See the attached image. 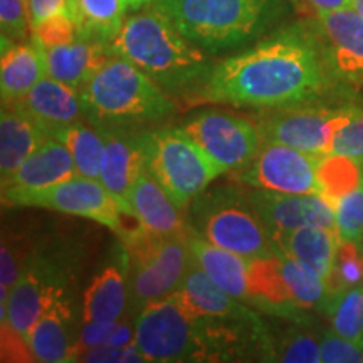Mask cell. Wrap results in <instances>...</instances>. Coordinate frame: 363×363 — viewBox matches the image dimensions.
I'll use <instances>...</instances> for the list:
<instances>
[{
    "mask_svg": "<svg viewBox=\"0 0 363 363\" xmlns=\"http://www.w3.org/2000/svg\"><path fill=\"white\" fill-rule=\"evenodd\" d=\"M335 83L313 27L291 26L214 66L199 98L278 110L315 103Z\"/></svg>",
    "mask_w": 363,
    "mask_h": 363,
    "instance_id": "6da1fadb",
    "label": "cell"
},
{
    "mask_svg": "<svg viewBox=\"0 0 363 363\" xmlns=\"http://www.w3.org/2000/svg\"><path fill=\"white\" fill-rule=\"evenodd\" d=\"M110 48L170 93L201 89L214 69L202 49L155 9L126 19Z\"/></svg>",
    "mask_w": 363,
    "mask_h": 363,
    "instance_id": "7a4b0ae2",
    "label": "cell"
},
{
    "mask_svg": "<svg viewBox=\"0 0 363 363\" xmlns=\"http://www.w3.org/2000/svg\"><path fill=\"white\" fill-rule=\"evenodd\" d=\"M227 323L233 321L197 315L177 289L135 316V343L147 362L225 360L227 345L234 340Z\"/></svg>",
    "mask_w": 363,
    "mask_h": 363,
    "instance_id": "3957f363",
    "label": "cell"
},
{
    "mask_svg": "<svg viewBox=\"0 0 363 363\" xmlns=\"http://www.w3.org/2000/svg\"><path fill=\"white\" fill-rule=\"evenodd\" d=\"M152 9L202 51L219 54L264 34L286 6L284 0H155Z\"/></svg>",
    "mask_w": 363,
    "mask_h": 363,
    "instance_id": "277c9868",
    "label": "cell"
},
{
    "mask_svg": "<svg viewBox=\"0 0 363 363\" xmlns=\"http://www.w3.org/2000/svg\"><path fill=\"white\" fill-rule=\"evenodd\" d=\"M88 120L101 128L155 123L174 111L160 86L133 62L113 56L81 91Z\"/></svg>",
    "mask_w": 363,
    "mask_h": 363,
    "instance_id": "5b68a950",
    "label": "cell"
},
{
    "mask_svg": "<svg viewBox=\"0 0 363 363\" xmlns=\"http://www.w3.org/2000/svg\"><path fill=\"white\" fill-rule=\"evenodd\" d=\"M190 227L201 238L246 259L269 257L276 251L247 192L238 189L203 190L190 203Z\"/></svg>",
    "mask_w": 363,
    "mask_h": 363,
    "instance_id": "8992f818",
    "label": "cell"
},
{
    "mask_svg": "<svg viewBox=\"0 0 363 363\" xmlns=\"http://www.w3.org/2000/svg\"><path fill=\"white\" fill-rule=\"evenodd\" d=\"M123 246L128 254V308L133 316L175 293L194 261L187 235H158L142 225L123 239Z\"/></svg>",
    "mask_w": 363,
    "mask_h": 363,
    "instance_id": "52a82bcc",
    "label": "cell"
},
{
    "mask_svg": "<svg viewBox=\"0 0 363 363\" xmlns=\"http://www.w3.org/2000/svg\"><path fill=\"white\" fill-rule=\"evenodd\" d=\"M147 170L165 189L180 211H185L211 182L225 174L182 128L143 133Z\"/></svg>",
    "mask_w": 363,
    "mask_h": 363,
    "instance_id": "ba28073f",
    "label": "cell"
},
{
    "mask_svg": "<svg viewBox=\"0 0 363 363\" xmlns=\"http://www.w3.org/2000/svg\"><path fill=\"white\" fill-rule=\"evenodd\" d=\"M2 202L16 207H39L84 217L115 230L126 239L135 229L125 225L130 207L111 194L99 180L78 175L74 179L40 189H4ZM140 227V225H138ZM136 227V229H138Z\"/></svg>",
    "mask_w": 363,
    "mask_h": 363,
    "instance_id": "9c48e42d",
    "label": "cell"
},
{
    "mask_svg": "<svg viewBox=\"0 0 363 363\" xmlns=\"http://www.w3.org/2000/svg\"><path fill=\"white\" fill-rule=\"evenodd\" d=\"M71 262L54 254H34L6 303L7 328L27 342L30 330L54 299L65 296ZM4 321V323H6ZM2 323V325H4Z\"/></svg>",
    "mask_w": 363,
    "mask_h": 363,
    "instance_id": "30bf717a",
    "label": "cell"
},
{
    "mask_svg": "<svg viewBox=\"0 0 363 363\" xmlns=\"http://www.w3.org/2000/svg\"><path fill=\"white\" fill-rule=\"evenodd\" d=\"M352 104L330 108L320 104L269 110L256 120L262 142L288 145L313 155H330L331 142L347 120Z\"/></svg>",
    "mask_w": 363,
    "mask_h": 363,
    "instance_id": "8fae6325",
    "label": "cell"
},
{
    "mask_svg": "<svg viewBox=\"0 0 363 363\" xmlns=\"http://www.w3.org/2000/svg\"><path fill=\"white\" fill-rule=\"evenodd\" d=\"M225 172H240L262 145L256 121L225 111H202L180 126Z\"/></svg>",
    "mask_w": 363,
    "mask_h": 363,
    "instance_id": "7c38bea8",
    "label": "cell"
},
{
    "mask_svg": "<svg viewBox=\"0 0 363 363\" xmlns=\"http://www.w3.org/2000/svg\"><path fill=\"white\" fill-rule=\"evenodd\" d=\"M321 158L288 145L262 142L254 160L239 172V180L279 194H321Z\"/></svg>",
    "mask_w": 363,
    "mask_h": 363,
    "instance_id": "4fadbf2b",
    "label": "cell"
},
{
    "mask_svg": "<svg viewBox=\"0 0 363 363\" xmlns=\"http://www.w3.org/2000/svg\"><path fill=\"white\" fill-rule=\"evenodd\" d=\"M331 78L363 83V17L353 7L316 13L313 24Z\"/></svg>",
    "mask_w": 363,
    "mask_h": 363,
    "instance_id": "5bb4252c",
    "label": "cell"
},
{
    "mask_svg": "<svg viewBox=\"0 0 363 363\" xmlns=\"http://www.w3.org/2000/svg\"><path fill=\"white\" fill-rule=\"evenodd\" d=\"M247 195L269 233L306 225L337 229L335 206L321 194H279L256 189Z\"/></svg>",
    "mask_w": 363,
    "mask_h": 363,
    "instance_id": "9a60e30c",
    "label": "cell"
},
{
    "mask_svg": "<svg viewBox=\"0 0 363 363\" xmlns=\"http://www.w3.org/2000/svg\"><path fill=\"white\" fill-rule=\"evenodd\" d=\"M6 106L16 108L17 111L33 118L49 135L88 118L79 91L51 76H45L26 96Z\"/></svg>",
    "mask_w": 363,
    "mask_h": 363,
    "instance_id": "2e32d148",
    "label": "cell"
},
{
    "mask_svg": "<svg viewBox=\"0 0 363 363\" xmlns=\"http://www.w3.org/2000/svg\"><path fill=\"white\" fill-rule=\"evenodd\" d=\"M106 140V152L99 182L126 206L131 187L147 170V152L143 135H130L123 128H101Z\"/></svg>",
    "mask_w": 363,
    "mask_h": 363,
    "instance_id": "e0dca14e",
    "label": "cell"
},
{
    "mask_svg": "<svg viewBox=\"0 0 363 363\" xmlns=\"http://www.w3.org/2000/svg\"><path fill=\"white\" fill-rule=\"evenodd\" d=\"M110 43L78 34L72 43L45 48L48 76L83 91L93 76L113 57Z\"/></svg>",
    "mask_w": 363,
    "mask_h": 363,
    "instance_id": "ac0fdd59",
    "label": "cell"
},
{
    "mask_svg": "<svg viewBox=\"0 0 363 363\" xmlns=\"http://www.w3.org/2000/svg\"><path fill=\"white\" fill-rule=\"evenodd\" d=\"M126 202L138 224L150 233L184 238L189 234L190 225L185 224L180 208L148 170L135 182Z\"/></svg>",
    "mask_w": 363,
    "mask_h": 363,
    "instance_id": "d6986e66",
    "label": "cell"
},
{
    "mask_svg": "<svg viewBox=\"0 0 363 363\" xmlns=\"http://www.w3.org/2000/svg\"><path fill=\"white\" fill-rule=\"evenodd\" d=\"M128 303V254L121 244L115 261L103 267L86 288L83 321H120Z\"/></svg>",
    "mask_w": 363,
    "mask_h": 363,
    "instance_id": "ffe728a7",
    "label": "cell"
},
{
    "mask_svg": "<svg viewBox=\"0 0 363 363\" xmlns=\"http://www.w3.org/2000/svg\"><path fill=\"white\" fill-rule=\"evenodd\" d=\"M74 158L69 148L49 136L38 150H34L17 170L2 180L4 189H40L78 177Z\"/></svg>",
    "mask_w": 363,
    "mask_h": 363,
    "instance_id": "44dd1931",
    "label": "cell"
},
{
    "mask_svg": "<svg viewBox=\"0 0 363 363\" xmlns=\"http://www.w3.org/2000/svg\"><path fill=\"white\" fill-rule=\"evenodd\" d=\"M187 244L195 262L220 286L240 301L251 303V259L214 246L190 227Z\"/></svg>",
    "mask_w": 363,
    "mask_h": 363,
    "instance_id": "7402d4cb",
    "label": "cell"
},
{
    "mask_svg": "<svg viewBox=\"0 0 363 363\" xmlns=\"http://www.w3.org/2000/svg\"><path fill=\"white\" fill-rule=\"evenodd\" d=\"M179 291L187 305L201 316L233 323L257 321L249 308L240 305L238 298L222 289L195 259L189 267L187 276L182 281Z\"/></svg>",
    "mask_w": 363,
    "mask_h": 363,
    "instance_id": "603a6c76",
    "label": "cell"
},
{
    "mask_svg": "<svg viewBox=\"0 0 363 363\" xmlns=\"http://www.w3.org/2000/svg\"><path fill=\"white\" fill-rule=\"evenodd\" d=\"M269 234L279 251L306 262L330 283L338 249L343 242L337 229L306 225L289 230H274Z\"/></svg>",
    "mask_w": 363,
    "mask_h": 363,
    "instance_id": "cb8c5ba5",
    "label": "cell"
},
{
    "mask_svg": "<svg viewBox=\"0 0 363 363\" xmlns=\"http://www.w3.org/2000/svg\"><path fill=\"white\" fill-rule=\"evenodd\" d=\"M72 313L65 296L54 299L30 330L27 345L35 362H71L76 343L72 335Z\"/></svg>",
    "mask_w": 363,
    "mask_h": 363,
    "instance_id": "d4e9b609",
    "label": "cell"
},
{
    "mask_svg": "<svg viewBox=\"0 0 363 363\" xmlns=\"http://www.w3.org/2000/svg\"><path fill=\"white\" fill-rule=\"evenodd\" d=\"M45 76H48L45 48L34 35L29 43L2 49L0 93L4 104H11L26 96Z\"/></svg>",
    "mask_w": 363,
    "mask_h": 363,
    "instance_id": "484cf974",
    "label": "cell"
},
{
    "mask_svg": "<svg viewBox=\"0 0 363 363\" xmlns=\"http://www.w3.org/2000/svg\"><path fill=\"white\" fill-rule=\"evenodd\" d=\"M48 131L16 108H2L0 116V175L7 179L34 150L49 138Z\"/></svg>",
    "mask_w": 363,
    "mask_h": 363,
    "instance_id": "4316f807",
    "label": "cell"
},
{
    "mask_svg": "<svg viewBox=\"0 0 363 363\" xmlns=\"http://www.w3.org/2000/svg\"><path fill=\"white\" fill-rule=\"evenodd\" d=\"M276 256L279 261V269L288 288L291 301L298 310H310V308L328 306L331 291L328 281L306 262L296 259L276 247Z\"/></svg>",
    "mask_w": 363,
    "mask_h": 363,
    "instance_id": "83f0119b",
    "label": "cell"
},
{
    "mask_svg": "<svg viewBox=\"0 0 363 363\" xmlns=\"http://www.w3.org/2000/svg\"><path fill=\"white\" fill-rule=\"evenodd\" d=\"M123 0H69V12L78 34L111 43L123 26Z\"/></svg>",
    "mask_w": 363,
    "mask_h": 363,
    "instance_id": "f1b7e54d",
    "label": "cell"
},
{
    "mask_svg": "<svg viewBox=\"0 0 363 363\" xmlns=\"http://www.w3.org/2000/svg\"><path fill=\"white\" fill-rule=\"evenodd\" d=\"M51 136L69 148L79 175L99 180L104 152H106V140L98 126L89 128L83 121H79L56 130Z\"/></svg>",
    "mask_w": 363,
    "mask_h": 363,
    "instance_id": "f546056e",
    "label": "cell"
},
{
    "mask_svg": "<svg viewBox=\"0 0 363 363\" xmlns=\"http://www.w3.org/2000/svg\"><path fill=\"white\" fill-rule=\"evenodd\" d=\"M326 311L335 333L363 345V284L331 294Z\"/></svg>",
    "mask_w": 363,
    "mask_h": 363,
    "instance_id": "4dcf8cb0",
    "label": "cell"
},
{
    "mask_svg": "<svg viewBox=\"0 0 363 363\" xmlns=\"http://www.w3.org/2000/svg\"><path fill=\"white\" fill-rule=\"evenodd\" d=\"M321 195L337 203L342 195L362 184V163L340 155H326L320 163Z\"/></svg>",
    "mask_w": 363,
    "mask_h": 363,
    "instance_id": "1f68e13d",
    "label": "cell"
},
{
    "mask_svg": "<svg viewBox=\"0 0 363 363\" xmlns=\"http://www.w3.org/2000/svg\"><path fill=\"white\" fill-rule=\"evenodd\" d=\"M337 229L340 238L347 242L363 240V184L347 192L335 203Z\"/></svg>",
    "mask_w": 363,
    "mask_h": 363,
    "instance_id": "d6a6232c",
    "label": "cell"
},
{
    "mask_svg": "<svg viewBox=\"0 0 363 363\" xmlns=\"http://www.w3.org/2000/svg\"><path fill=\"white\" fill-rule=\"evenodd\" d=\"M358 284H363V251L355 242L343 240L328 283L330 291L335 294Z\"/></svg>",
    "mask_w": 363,
    "mask_h": 363,
    "instance_id": "836d02e7",
    "label": "cell"
},
{
    "mask_svg": "<svg viewBox=\"0 0 363 363\" xmlns=\"http://www.w3.org/2000/svg\"><path fill=\"white\" fill-rule=\"evenodd\" d=\"M330 155H340L363 163V108L352 104L347 120L343 121L331 142Z\"/></svg>",
    "mask_w": 363,
    "mask_h": 363,
    "instance_id": "e575fe53",
    "label": "cell"
},
{
    "mask_svg": "<svg viewBox=\"0 0 363 363\" xmlns=\"http://www.w3.org/2000/svg\"><path fill=\"white\" fill-rule=\"evenodd\" d=\"M33 33L44 48H54V45L69 44L78 38V24L69 12H61L39 24L33 29Z\"/></svg>",
    "mask_w": 363,
    "mask_h": 363,
    "instance_id": "d590c367",
    "label": "cell"
},
{
    "mask_svg": "<svg viewBox=\"0 0 363 363\" xmlns=\"http://www.w3.org/2000/svg\"><path fill=\"white\" fill-rule=\"evenodd\" d=\"M272 360L289 363H316L321 362V348L311 335H289L279 345V350L272 353Z\"/></svg>",
    "mask_w": 363,
    "mask_h": 363,
    "instance_id": "8d00e7d4",
    "label": "cell"
},
{
    "mask_svg": "<svg viewBox=\"0 0 363 363\" xmlns=\"http://www.w3.org/2000/svg\"><path fill=\"white\" fill-rule=\"evenodd\" d=\"M2 35L11 40H24L30 29L27 0H0Z\"/></svg>",
    "mask_w": 363,
    "mask_h": 363,
    "instance_id": "74e56055",
    "label": "cell"
},
{
    "mask_svg": "<svg viewBox=\"0 0 363 363\" xmlns=\"http://www.w3.org/2000/svg\"><path fill=\"white\" fill-rule=\"evenodd\" d=\"M321 362L325 363H360L363 362V345L340 337L338 333H326L320 342Z\"/></svg>",
    "mask_w": 363,
    "mask_h": 363,
    "instance_id": "f35d334b",
    "label": "cell"
},
{
    "mask_svg": "<svg viewBox=\"0 0 363 363\" xmlns=\"http://www.w3.org/2000/svg\"><path fill=\"white\" fill-rule=\"evenodd\" d=\"M120 321H83L79 335H78V343H76L74 355H72L71 362H74V358L83 348L89 347H101L106 345L108 340L111 338L113 331L116 330V326Z\"/></svg>",
    "mask_w": 363,
    "mask_h": 363,
    "instance_id": "ab89813d",
    "label": "cell"
},
{
    "mask_svg": "<svg viewBox=\"0 0 363 363\" xmlns=\"http://www.w3.org/2000/svg\"><path fill=\"white\" fill-rule=\"evenodd\" d=\"M27 9H29L30 30H33L49 17L69 12V0H27Z\"/></svg>",
    "mask_w": 363,
    "mask_h": 363,
    "instance_id": "60d3db41",
    "label": "cell"
},
{
    "mask_svg": "<svg viewBox=\"0 0 363 363\" xmlns=\"http://www.w3.org/2000/svg\"><path fill=\"white\" fill-rule=\"evenodd\" d=\"M121 358V348H113L108 345H101V347H89L83 348L78 355H76L74 362H120Z\"/></svg>",
    "mask_w": 363,
    "mask_h": 363,
    "instance_id": "b9f144b4",
    "label": "cell"
},
{
    "mask_svg": "<svg viewBox=\"0 0 363 363\" xmlns=\"http://www.w3.org/2000/svg\"><path fill=\"white\" fill-rule=\"evenodd\" d=\"M135 337H136V331H135V318L133 321L128 320V316L121 318L120 323H118L116 330L113 331L111 338L108 340V347H113V348H125L128 347V345L135 343Z\"/></svg>",
    "mask_w": 363,
    "mask_h": 363,
    "instance_id": "7bdbcfd3",
    "label": "cell"
},
{
    "mask_svg": "<svg viewBox=\"0 0 363 363\" xmlns=\"http://www.w3.org/2000/svg\"><path fill=\"white\" fill-rule=\"evenodd\" d=\"M306 2L311 9H315L316 13L352 7V0H306Z\"/></svg>",
    "mask_w": 363,
    "mask_h": 363,
    "instance_id": "ee69618b",
    "label": "cell"
},
{
    "mask_svg": "<svg viewBox=\"0 0 363 363\" xmlns=\"http://www.w3.org/2000/svg\"><path fill=\"white\" fill-rule=\"evenodd\" d=\"M123 2L126 9H130V11H138V9L147 6V4L152 2V0H123Z\"/></svg>",
    "mask_w": 363,
    "mask_h": 363,
    "instance_id": "f6af8a7d",
    "label": "cell"
},
{
    "mask_svg": "<svg viewBox=\"0 0 363 363\" xmlns=\"http://www.w3.org/2000/svg\"><path fill=\"white\" fill-rule=\"evenodd\" d=\"M352 7L363 17V0H352Z\"/></svg>",
    "mask_w": 363,
    "mask_h": 363,
    "instance_id": "bcb514c9",
    "label": "cell"
},
{
    "mask_svg": "<svg viewBox=\"0 0 363 363\" xmlns=\"http://www.w3.org/2000/svg\"><path fill=\"white\" fill-rule=\"evenodd\" d=\"M362 184H363V163H362Z\"/></svg>",
    "mask_w": 363,
    "mask_h": 363,
    "instance_id": "7dc6e473",
    "label": "cell"
}]
</instances>
